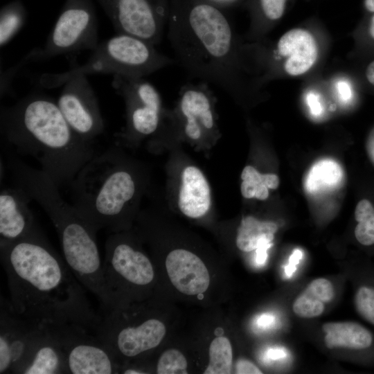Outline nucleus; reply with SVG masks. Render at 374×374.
<instances>
[{
	"instance_id": "nucleus-1",
	"label": "nucleus",
	"mask_w": 374,
	"mask_h": 374,
	"mask_svg": "<svg viewBox=\"0 0 374 374\" xmlns=\"http://www.w3.org/2000/svg\"><path fill=\"white\" fill-rule=\"evenodd\" d=\"M10 301L23 317L41 325H78L94 333L101 316L84 287L40 229L16 240H0Z\"/></svg>"
},
{
	"instance_id": "nucleus-2",
	"label": "nucleus",
	"mask_w": 374,
	"mask_h": 374,
	"mask_svg": "<svg viewBox=\"0 0 374 374\" xmlns=\"http://www.w3.org/2000/svg\"><path fill=\"white\" fill-rule=\"evenodd\" d=\"M168 26L176 64L233 96L240 93V46L222 8L208 0H170Z\"/></svg>"
},
{
	"instance_id": "nucleus-3",
	"label": "nucleus",
	"mask_w": 374,
	"mask_h": 374,
	"mask_svg": "<svg viewBox=\"0 0 374 374\" xmlns=\"http://www.w3.org/2000/svg\"><path fill=\"white\" fill-rule=\"evenodd\" d=\"M0 126L4 140L37 160L57 187L70 185L95 156L92 143L75 133L57 102L44 94L33 93L2 107Z\"/></svg>"
},
{
	"instance_id": "nucleus-4",
	"label": "nucleus",
	"mask_w": 374,
	"mask_h": 374,
	"mask_svg": "<svg viewBox=\"0 0 374 374\" xmlns=\"http://www.w3.org/2000/svg\"><path fill=\"white\" fill-rule=\"evenodd\" d=\"M8 168L14 184L46 213L57 231L64 261L79 282L100 301L103 311L111 305L103 278L98 231L60 195L58 187L42 170L10 157Z\"/></svg>"
},
{
	"instance_id": "nucleus-5",
	"label": "nucleus",
	"mask_w": 374,
	"mask_h": 374,
	"mask_svg": "<svg viewBox=\"0 0 374 374\" xmlns=\"http://www.w3.org/2000/svg\"><path fill=\"white\" fill-rule=\"evenodd\" d=\"M115 148L94 156L70 184L72 205L98 231H127L138 200L137 172Z\"/></svg>"
},
{
	"instance_id": "nucleus-6",
	"label": "nucleus",
	"mask_w": 374,
	"mask_h": 374,
	"mask_svg": "<svg viewBox=\"0 0 374 374\" xmlns=\"http://www.w3.org/2000/svg\"><path fill=\"white\" fill-rule=\"evenodd\" d=\"M88 60L60 73H44L39 79L42 87H61L73 76L111 74L144 78L176 61L159 52L154 45L136 37L117 33L100 43Z\"/></svg>"
},
{
	"instance_id": "nucleus-7",
	"label": "nucleus",
	"mask_w": 374,
	"mask_h": 374,
	"mask_svg": "<svg viewBox=\"0 0 374 374\" xmlns=\"http://www.w3.org/2000/svg\"><path fill=\"white\" fill-rule=\"evenodd\" d=\"M133 238L123 231L105 242L103 273L110 309L141 302L155 285L154 265Z\"/></svg>"
},
{
	"instance_id": "nucleus-8",
	"label": "nucleus",
	"mask_w": 374,
	"mask_h": 374,
	"mask_svg": "<svg viewBox=\"0 0 374 374\" xmlns=\"http://www.w3.org/2000/svg\"><path fill=\"white\" fill-rule=\"evenodd\" d=\"M137 303L103 312L94 332L121 366L146 357L166 334L165 323Z\"/></svg>"
},
{
	"instance_id": "nucleus-9",
	"label": "nucleus",
	"mask_w": 374,
	"mask_h": 374,
	"mask_svg": "<svg viewBox=\"0 0 374 374\" xmlns=\"http://www.w3.org/2000/svg\"><path fill=\"white\" fill-rule=\"evenodd\" d=\"M112 86L125 100L127 125L123 138L140 139L154 134L163 114L162 101L155 87L144 78L113 75Z\"/></svg>"
},
{
	"instance_id": "nucleus-10",
	"label": "nucleus",
	"mask_w": 374,
	"mask_h": 374,
	"mask_svg": "<svg viewBox=\"0 0 374 374\" xmlns=\"http://www.w3.org/2000/svg\"><path fill=\"white\" fill-rule=\"evenodd\" d=\"M98 44L97 25L84 8L69 7L57 19L42 48L32 50L26 63L46 60L57 55L93 51Z\"/></svg>"
},
{
	"instance_id": "nucleus-11",
	"label": "nucleus",
	"mask_w": 374,
	"mask_h": 374,
	"mask_svg": "<svg viewBox=\"0 0 374 374\" xmlns=\"http://www.w3.org/2000/svg\"><path fill=\"white\" fill-rule=\"evenodd\" d=\"M51 327L64 351L69 373H119V362L94 333L73 324Z\"/></svg>"
},
{
	"instance_id": "nucleus-12",
	"label": "nucleus",
	"mask_w": 374,
	"mask_h": 374,
	"mask_svg": "<svg viewBox=\"0 0 374 374\" xmlns=\"http://www.w3.org/2000/svg\"><path fill=\"white\" fill-rule=\"evenodd\" d=\"M57 104L67 123L83 140L92 143L103 132L104 120L87 75H78L66 80Z\"/></svg>"
},
{
	"instance_id": "nucleus-13",
	"label": "nucleus",
	"mask_w": 374,
	"mask_h": 374,
	"mask_svg": "<svg viewBox=\"0 0 374 374\" xmlns=\"http://www.w3.org/2000/svg\"><path fill=\"white\" fill-rule=\"evenodd\" d=\"M116 33L141 38L153 45L161 41L168 24L170 0H112Z\"/></svg>"
},
{
	"instance_id": "nucleus-14",
	"label": "nucleus",
	"mask_w": 374,
	"mask_h": 374,
	"mask_svg": "<svg viewBox=\"0 0 374 374\" xmlns=\"http://www.w3.org/2000/svg\"><path fill=\"white\" fill-rule=\"evenodd\" d=\"M0 304V374L15 373L46 325L19 315L2 295Z\"/></svg>"
},
{
	"instance_id": "nucleus-15",
	"label": "nucleus",
	"mask_w": 374,
	"mask_h": 374,
	"mask_svg": "<svg viewBox=\"0 0 374 374\" xmlns=\"http://www.w3.org/2000/svg\"><path fill=\"white\" fill-rule=\"evenodd\" d=\"M215 103L207 82H188L181 87L177 111L184 133L189 139L198 141L216 133Z\"/></svg>"
},
{
	"instance_id": "nucleus-16",
	"label": "nucleus",
	"mask_w": 374,
	"mask_h": 374,
	"mask_svg": "<svg viewBox=\"0 0 374 374\" xmlns=\"http://www.w3.org/2000/svg\"><path fill=\"white\" fill-rule=\"evenodd\" d=\"M32 199L20 187L0 193V240L13 241L39 229L28 204Z\"/></svg>"
},
{
	"instance_id": "nucleus-17",
	"label": "nucleus",
	"mask_w": 374,
	"mask_h": 374,
	"mask_svg": "<svg viewBox=\"0 0 374 374\" xmlns=\"http://www.w3.org/2000/svg\"><path fill=\"white\" fill-rule=\"evenodd\" d=\"M165 268L172 285L184 294L199 295L209 287L210 274L206 265L188 250L176 249L168 253Z\"/></svg>"
},
{
	"instance_id": "nucleus-18",
	"label": "nucleus",
	"mask_w": 374,
	"mask_h": 374,
	"mask_svg": "<svg viewBox=\"0 0 374 374\" xmlns=\"http://www.w3.org/2000/svg\"><path fill=\"white\" fill-rule=\"evenodd\" d=\"M15 373H69L64 351L51 326H44Z\"/></svg>"
},
{
	"instance_id": "nucleus-19",
	"label": "nucleus",
	"mask_w": 374,
	"mask_h": 374,
	"mask_svg": "<svg viewBox=\"0 0 374 374\" xmlns=\"http://www.w3.org/2000/svg\"><path fill=\"white\" fill-rule=\"evenodd\" d=\"M277 51L286 58L285 72L294 76L303 74L311 69L318 55L314 37L302 28H294L283 34L277 43Z\"/></svg>"
},
{
	"instance_id": "nucleus-20",
	"label": "nucleus",
	"mask_w": 374,
	"mask_h": 374,
	"mask_svg": "<svg viewBox=\"0 0 374 374\" xmlns=\"http://www.w3.org/2000/svg\"><path fill=\"white\" fill-rule=\"evenodd\" d=\"M211 202L210 187L202 172L194 166L186 167L178 197L181 213L190 218L202 217L208 211Z\"/></svg>"
},
{
	"instance_id": "nucleus-21",
	"label": "nucleus",
	"mask_w": 374,
	"mask_h": 374,
	"mask_svg": "<svg viewBox=\"0 0 374 374\" xmlns=\"http://www.w3.org/2000/svg\"><path fill=\"white\" fill-rule=\"evenodd\" d=\"M322 330L325 333V344L329 349L364 350L370 349L373 344L371 332L356 322H328L322 326Z\"/></svg>"
},
{
	"instance_id": "nucleus-22",
	"label": "nucleus",
	"mask_w": 374,
	"mask_h": 374,
	"mask_svg": "<svg viewBox=\"0 0 374 374\" xmlns=\"http://www.w3.org/2000/svg\"><path fill=\"white\" fill-rule=\"evenodd\" d=\"M334 296L332 283L324 278H316L296 297L292 305L293 312L301 318L319 317L323 312L325 304L332 301Z\"/></svg>"
},
{
	"instance_id": "nucleus-23",
	"label": "nucleus",
	"mask_w": 374,
	"mask_h": 374,
	"mask_svg": "<svg viewBox=\"0 0 374 374\" xmlns=\"http://www.w3.org/2000/svg\"><path fill=\"white\" fill-rule=\"evenodd\" d=\"M278 225L271 221H262L253 216L244 217L237 231L235 243L242 251L249 252L258 247L271 244Z\"/></svg>"
},
{
	"instance_id": "nucleus-24",
	"label": "nucleus",
	"mask_w": 374,
	"mask_h": 374,
	"mask_svg": "<svg viewBox=\"0 0 374 374\" xmlns=\"http://www.w3.org/2000/svg\"><path fill=\"white\" fill-rule=\"evenodd\" d=\"M242 180L240 191L244 198L265 200L269 197V189H276L280 183L278 175L262 174L251 166H245L241 173Z\"/></svg>"
},
{
	"instance_id": "nucleus-25",
	"label": "nucleus",
	"mask_w": 374,
	"mask_h": 374,
	"mask_svg": "<svg viewBox=\"0 0 374 374\" xmlns=\"http://www.w3.org/2000/svg\"><path fill=\"white\" fill-rule=\"evenodd\" d=\"M209 362L204 374H229L232 371L233 351L226 337L218 336L209 346Z\"/></svg>"
},
{
	"instance_id": "nucleus-26",
	"label": "nucleus",
	"mask_w": 374,
	"mask_h": 374,
	"mask_svg": "<svg viewBox=\"0 0 374 374\" xmlns=\"http://www.w3.org/2000/svg\"><path fill=\"white\" fill-rule=\"evenodd\" d=\"M357 224L354 234L357 242L363 246L374 244V206L367 199H361L355 209Z\"/></svg>"
},
{
	"instance_id": "nucleus-27",
	"label": "nucleus",
	"mask_w": 374,
	"mask_h": 374,
	"mask_svg": "<svg viewBox=\"0 0 374 374\" xmlns=\"http://www.w3.org/2000/svg\"><path fill=\"white\" fill-rule=\"evenodd\" d=\"M187 360L182 353L177 349H168L159 357L155 371L158 374L187 373Z\"/></svg>"
},
{
	"instance_id": "nucleus-28",
	"label": "nucleus",
	"mask_w": 374,
	"mask_h": 374,
	"mask_svg": "<svg viewBox=\"0 0 374 374\" xmlns=\"http://www.w3.org/2000/svg\"><path fill=\"white\" fill-rule=\"evenodd\" d=\"M339 177L340 170L337 164L330 161L320 162L312 170L308 181V188L318 189L320 184H334Z\"/></svg>"
},
{
	"instance_id": "nucleus-29",
	"label": "nucleus",
	"mask_w": 374,
	"mask_h": 374,
	"mask_svg": "<svg viewBox=\"0 0 374 374\" xmlns=\"http://www.w3.org/2000/svg\"><path fill=\"white\" fill-rule=\"evenodd\" d=\"M24 23L21 12L14 7L7 9L1 15L0 45H6L20 30Z\"/></svg>"
},
{
	"instance_id": "nucleus-30",
	"label": "nucleus",
	"mask_w": 374,
	"mask_h": 374,
	"mask_svg": "<svg viewBox=\"0 0 374 374\" xmlns=\"http://www.w3.org/2000/svg\"><path fill=\"white\" fill-rule=\"evenodd\" d=\"M354 303L360 317L374 326V287L359 286L355 294Z\"/></svg>"
},
{
	"instance_id": "nucleus-31",
	"label": "nucleus",
	"mask_w": 374,
	"mask_h": 374,
	"mask_svg": "<svg viewBox=\"0 0 374 374\" xmlns=\"http://www.w3.org/2000/svg\"><path fill=\"white\" fill-rule=\"evenodd\" d=\"M287 0H256L258 15L263 20L274 21L283 15Z\"/></svg>"
},
{
	"instance_id": "nucleus-32",
	"label": "nucleus",
	"mask_w": 374,
	"mask_h": 374,
	"mask_svg": "<svg viewBox=\"0 0 374 374\" xmlns=\"http://www.w3.org/2000/svg\"><path fill=\"white\" fill-rule=\"evenodd\" d=\"M235 373L238 374H261L262 372L251 362L245 359L238 360L235 364Z\"/></svg>"
},
{
	"instance_id": "nucleus-33",
	"label": "nucleus",
	"mask_w": 374,
	"mask_h": 374,
	"mask_svg": "<svg viewBox=\"0 0 374 374\" xmlns=\"http://www.w3.org/2000/svg\"><path fill=\"white\" fill-rule=\"evenodd\" d=\"M303 257V253L299 249L294 250L289 258V262L285 267V272L288 278H290L296 269V265Z\"/></svg>"
},
{
	"instance_id": "nucleus-34",
	"label": "nucleus",
	"mask_w": 374,
	"mask_h": 374,
	"mask_svg": "<svg viewBox=\"0 0 374 374\" xmlns=\"http://www.w3.org/2000/svg\"><path fill=\"white\" fill-rule=\"evenodd\" d=\"M306 101L312 114L318 116L321 113L322 107L316 93L309 92L306 96Z\"/></svg>"
},
{
	"instance_id": "nucleus-35",
	"label": "nucleus",
	"mask_w": 374,
	"mask_h": 374,
	"mask_svg": "<svg viewBox=\"0 0 374 374\" xmlns=\"http://www.w3.org/2000/svg\"><path fill=\"white\" fill-rule=\"evenodd\" d=\"M337 89L340 97L344 100H348L351 97V89L348 82L340 80L337 84Z\"/></svg>"
},
{
	"instance_id": "nucleus-36",
	"label": "nucleus",
	"mask_w": 374,
	"mask_h": 374,
	"mask_svg": "<svg viewBox=\"0 0 374 374\" xmlns=\"http://www.w3.org/2000/svg\"><path fill=\"white\" fill-rule=\"evenodd\" d=\"M271 246V244L263 245L256 249V262L258 265H263L265 262L267 256V251Z\"/></svg>"
},
{
	"instance_id": "nucleus-37",
	"label": "nucleus",
	"mask_w": 374,
	"mask_h": 374,
	"mask_svg": "<svg viewBox=\"0 0 374 374\" xmlns=\"http://www.w3.org/2000/svg\"><path fill=\"white\" fill-rule=\"evenodd\" d=\"M267 355L271 359H277L284 357L285 353L281 348H272L268 351Z\"/></svg>"
},
{
	"instance_id": "nucleus-38",
	"label": "nucleus",
	"mask_w": 374,
	"mask_h": 374,
	"mask_svg": "<svg viewBox=\"0 0 374 374\" xmlns=\"http://www.w3.org/2000/svg\"><path fill=\"white\" fill-rule=\"evenodd\" d=\"M274 321V317L271 315L263 314L258 319V324L260 326H267Z\"/></svg>"
},
{
	"instance_id": "nucleus-39",
	"label": "nucleus",
	"mask_w": 374,
	"mask_h": 374,
	"mask_svg": "<svg viewBox=\"0 0 374 374\" xmlns=\"http://www.w3.org/2000/svg\"><path fill=\"white\" fill-rule=\"evenodd\" d=\"M366 76L368 82L374 85V60L367 66Z\"/></svg>"
},
{
	"instance_id": "nucleus-40",
	"label": "nucleus",
	"mask_w": 374,
	"mask_h": 374,
	"mask_svg": "<svg viewBox=\"0 0 374 374\" xmlns=\"http://www.w3.org/2000/svg\"><path fill=\"white\" fill-rule=\"evenodd\" d=\"M220 8H226L233 3H234L238 0H208Z\"/></svg>"
},
{
	"instance_id": "nucleus-41",
	"label": "nucleus",
	"mask_w": 374,
	"mask_h": 374,
	"mask_svg": "<svg viewBox=\"0 0 374 374\" xmlns=\"http://www.w3.org/2000/svg\"><path fill=\"white\" fill-rule=\"evenodd\" d=\"M364 6L367 10L374 12V0H365Z\"/></svg>"
},
{
	"instance_id": "nucleus-42",
	"label": "nucleus",
	"mask_w": 374,
	"mask_h": 374,
	"mask_svg": "<svg viewBox=\"0 0 374 374\" xmlns=\"http://www.w3.org/2000/svg\"><path fill=\"white\" fill-rule=\"evenodd\" d=\"M369 33L371 36L374 39V15L372 17L369 26Z\"/></svg>"
}]
</instances>
